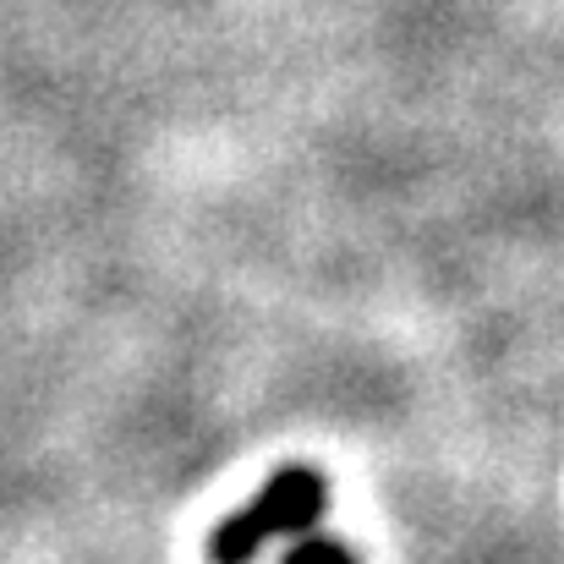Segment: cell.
<instances>
[{
  "instance_id": "cell-1",
  "label": "cell",
  "mask_w": 564,
  "mask_h": 564,
  "mask_svg": "<svg viewBox=\"0 0 564 564\" xmlns=\"http://www.w3.org/2000/svg\"><path fill=\"white\" fill-rule=\"evenodd\" d=\"M324 505H329V482H324L318 466H280L247 510H236V516H225V521L214 527L208 560L252 564L263 543L291 538V532H307V527L324 516Z\"/></svg>"
},
{
  "instance_id": "cell-2",
  "label": "cell",
  "mask_w": 564,
  "mask_h": 564,
  "mask_svg": "<svg viewBox=\"0 0 564 564\" xmlns=\"http://www.w3.org/2000/svg\"><path fill=\"white\" fill-rule=\"evenodd\" d=\"M280 564H357V560H351V549L335 543V538H307V543H296Z\"/></svg>"
}]
</instances>
